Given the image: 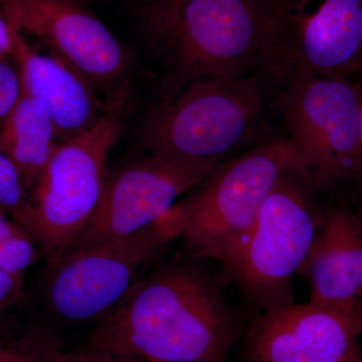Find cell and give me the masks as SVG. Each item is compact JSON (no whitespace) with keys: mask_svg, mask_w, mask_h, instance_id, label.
<instances>
[{"mask_svg":"<svg viewBox=\"0 0 362 362\" xmlns=\"http://www.w3.org/2000/svg\"><path fill=\"white\" fill-rule=\"evenodd\" d=\"M9 57L18 71L21 94L47 111L59 143L90 130L108 111L110 105L103 104L82 76L56 57L33 49L16 30Z\"/></svg>","mask_w":362,"mask_h":362,"instance_id":"obj_13","label":"cell"},{"mask_svg":"<svg viewBox=\"0 0 362 362\" xmlns=\"http://www.w3.org/2000/svg\"><path fill=\"white\" fill-rule=\"evenodd\" d=\"M30 206V192L13 164L0 149V211L21 226Z\"/></svg>","mask_w":362,"mask_h":362,"instance_id":"obj_18","label":"cell"},{"mask_svg":"<svg viewBox=\"0 0 362 362\" xmlns=\"http://www.w3.org/2000/svg\"><path fill=\"white\" fill-rule=\"evenodd\" d=\"M35 245L30 235L13 218L0 211V269L16 273L35 258Z\"/></svg>","mask_w":362,"mask_h":362,"instance_id":"obj_17","label":"cell"},{"mask_svg":"<svg viewBox=\"0 0 362 362\" xmlns=\"http://www.w3.org/2000/svg\"><path fill=\"white\" fill-rule=\"evenodd\" d=\"M277 88L275 103L297 156L298 175L311 188H322L362 175L361 86L347 77H308Z\"/></svg>","mask_w":362,"mask_h":362,"instance_id":"obj_9","label":"cell"},{"mask_svg":"<svg viewBox=\"0 0 362 362\" xmlns=\"http://www.w3.org/2000/svg\"><path fill=\"white\" fill-rule=\"evenodd\" d=\"M25 298L23 278L11 275L0 269V311L7 312L23 303Z\"/></svg>","mask_w":362,"mask_h":362,"instance_id":"obj_20","label":"cell"},{"mask_svg":"<svg viewBox=\"0 0 362 362\" xmlns=\"http://www.w3.org/2000/svg\"><path fill=\"white\" fill-rule=\"evenodd\" d=\"M144 21L165 71L163 98L197 78L261 71V0H154Z\"/></svg>","mask_w":362,"mask_h":362,"instance_id":"obj_2","label":"cell"},{"mask_svg":"<svg viewBox=\"0 0 362 362\" xmlns=\"http://www.w3.org/2000/svg\"><path fill=\"white\" fill-rule=\"evenodd\" d=\"M125 99L111 104L94 127L61 143L30 192L21 226L49 264L68 251L96 209L107 160L122 130Z\"/></svg>","mask_w":362,"mask_h":362,"instance_id":"obj_8","label":"cell"},{"mask_svg":"<svg viewBox=\"0 0 362 362\" xmlns=\"http://www.w3.org/2000/svg\"><path fill=\"white\" fill-rule=\"evenodd\" d=\"M261 71L246 78H197L163 98L142 128L150 153L187 160H226L251 142L264 116Z\"/></svg>","mask_w":362,"mask_h":362,"instance_id":"obj_3","label":"cell"},{"mask_svg":"<svg viewBox=\"0 0 362 362\" xmlns=\"http://www.w3.org/2000/svg\"><path fill=\"white\" fill-rule=\"evenodd\" d=\"M361 71H362V70H361Z\"/></svg>","mask_w":362,"mask_h":362,"instance_id":"obj_28","label":"cell"},{"mask_svg":"<svg viewBox=\"0 0 362 362\" xmlns=\"http://www.w3.org/2000/svg\"><path fill=\"white\" fill-rule=\"evenodd\" d=\"M261 73L276 87L361 71L362 0H261Z\"/></svg>","mask_w":362,"mask_h":362,"instance_id":"obj_7","label":"cell"},{"mask_svg":"<svg viewBox=\"0 0 362 362\" xmlns=\"http://www.w3.org/2000/svg\"><path fill=\"white\" fill-rule=\"evenodd\" d=\"M202 259L156 265L96 323L85 345L132 362H226L243 316Z\"/></svg>","mask_w":362,"mask_h":362,"instance_id":"obj_1","label":"cell"},{"mask_svg":"<svg viewBox=\"0 0 362 362\" xmlns=\"http://www.w3.org/2000/svg\"><path fill=\"white\" fill-rule=\"evenodd\" d=\"M359 214H362V187H361V211H359Z\"/></svg>","mask_w":362,"mask_h":362,"instance_id":"obj_26","label":"cell"},{"mask_svg":"<svg viewBox=\"0 0 362 362\" xmlns=\"http://www.w3.org/2000/svg\"><path fill=\"white\" fill-rule=\"evenodd\" d=\"M59 144L47 111L32 98L21 94L0 123V149L18 170L28 192L37 185Z\"/></svg>","mask_w":362,"mask_h":362,"instance_id":"obj_15","label":"cell"},{"mask_svg":"<svg viewBox=\"0 0 362 362\" xmlns=\"http://www.w3.org/2000/svg\"><path fill=\"white\" fill-rule=\"evenodd\" d=\"M52 362H132L118 358L99 350L85 346L74 350H64L63 346L56 352Z\"/></svg>","mask_w":362,"mask_h":362,"instance_id":"obj_21","label":"cell"},{"mask_svg":"<svg viewBox=\"0 0 362 362\" xmlns=\"http://www.w3.org/2000/svg\"><path fill=\"white\" fill-rule=\"evenodd\" d=\"M290 171L298 175L299 165L288 139L266 140L244 156L221 162L194 194L176 204L185 254L223 263L279 180Z\"/></svg>","mask_w":362,"mask_h":362,"instance_id":"obj_6","label":"cell"},{"mask_svg":"<svg viewBox=\"0 0 362 362\" xmlns=\"http://www.w3.org/2000/svg\"><path fill=\"white\" fill-rule=\"evenodd\" d=\"M359 216H361V218H362V214H359Z\"/></svg>","mask_w":362,"mask_h":362,"instance_id":"obj_27","label":"cell"},{"mask_svg":"<svg viewBox=\"0 0 362 362\" xmlns=\"http://www.w3.org/2000/svg\"><path fill=\"white\" fill-rule=\"evenodd\" d=\"M299 274L305 275L313 303L362 307V218L349 209L321 216L315 239Z\"/></svg>","mask_w":362,"mask_h":362,"instance_id":"obj_14","label":"cell"},{"mask_svg":"<svg viewBox=\"0 0 362 362\" xmlns=\"http://www.w3.org/2000/svg\"><path fill=\"white\" fill-rule=\"evenodd\" d=\"M21 96L18 71L11 57H0V123L6 118Z\"/></svg>","mask_w":362,"mask_h":362,"instance_id":"obj_19","label":"cell"},{"mask_svg":"<svg viewBox=\"0 0 362 362\" xmlns=\"http://www.w3.org/2000/svg\"><path fill=\"white\" fill-rule=\"evenodd\" d=\"M182 230L175 204L151 225L110 242L73 250L49 264L44 282L49 316L66 325L99 322L127 297Z\"/></svg>","mask_w":362,"mask_h":362,"instance_id":"obj_4","label":"cell"},{"mask_svg":"<svg viewBox=\"0 0 362 362\" xmlns=\"http://www.w3.org/2000/svg\"><path fill=\"white\" fill-rule=\"evenodd\" d=\"M223 161L150 154L107 171L96 209L66 252L120 239L151 225Z\"/></svg>","mask_w":362,"mask_h":362,"instance_id":"obj_10","label":"cell"},{"mask_svg":"<svg viewBox=\"0 0 362 362\" xmlns=\"http://www.w3.org/2000/svg\"><path fill=\"white\" fill-rule=\"evenodd\" d=\"M311 187L290 171L279 180L244 237L221 263L259 313L295 303L293 280L303 267L321 216L312 206Z\"/></svg>","mask_w":362,"mask_h":362,"instance_id":"obj_5","label":"cell"},{"mask_svg":"<svg viewBox=\"0 0 362 362\" xmlns=\"http://www.w3.org/2000/svg\"><path fill=\"white\" fill-rule=\"evenodd\" d=\"M362 337V307L293 303L261 312L245 340L247 362H349Z\"/></svg>","mask_w":362,"mask_h":362,"instance_id":"obj_12","label":"cell"},{"mask_svg":"<svg viewBox=\"0 0 362 362\" xmlns=\"http://www.w3.org/2000/svg\"><path fill=\"white\" fill-rule=\"evenodd\" d=\"M14 30L0 11V57L11 56L13 47Z\"/></svg>","mask_w":362,"mask_h":362,"instance_id":"obj_22","label":"cell"},{"mask_svg":"<svg viewBox=\"0 0 362 362\" xmlns=\"http://www.w3.org/2000/svg\"><path fill=\"white\" fill-rule=\"evenodd\" d=\"M349 362H362V358L361 354H359V352L358 354H356V356L352 357V358L350 359Z\"/></svg>","mask_w":362,"mask_h":362,"instance_id":"obj_24","label":"cell"},{"mask_svg":"<svg viewBox=\"0 0 362 362\" xmlns=\"http://www.w3.org/2000/svg\"><path fill=\"white\" fill-rule=\"evenodd\" d=\"M0 11L16 32L37 37L97 92L109 93L112 103L127 95V51L78 0H0Z\"/></svg>","mask_w":362,"mask_h":362,"instance_id":"obj_11","label":"cell"},{"mask_svg":"<svg viewBox=\"0 0 362 362\" xmlns=\"http://www.w3.org/2000/svg\"><path fill=\"white\" fill-rule=\"evenodd\" d=\"M11 324H13V320H11V314L0 311V330L8 327Z\"/></svg>","mask_w":362,"mask_h":362,"instance_id":"obj_23","label":"cell"},{"mask_svg":"<svg viewBox=\"0 0 362 362\" xmlns=\"http://www.w3.org/2000/svg\"><path fill=\"white\" fill-rule=\"evenodd\" d=\"M62 346L47 322L33 321L20 331H14L11 324L0 330V362H52Z\"/></svg>","mask_w":362,"mask_h":362,"instance_id":"obj_16","label":"cell"},{"mask_svg":"<svg viewBox=\"0 0 362 362\" xmlns=\"http://www.w3.org/2000/svg\"><path fill=\"white\" fill-rule=\"evenodd\" d=\"M361 140L362 150V86H361Z\"/></svg>","mask_w":362,"mask_h":362,"instance_id":"obj_25","label":"cell"}]
</instances>
